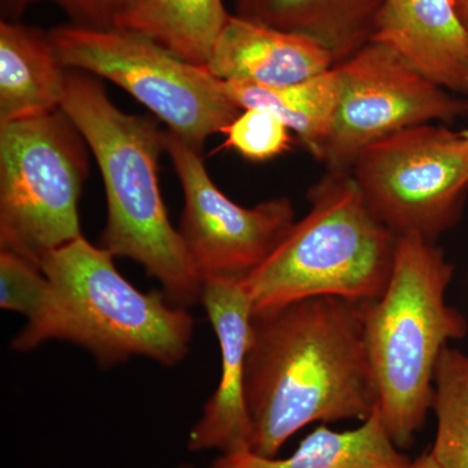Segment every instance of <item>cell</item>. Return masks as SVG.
I'll return each mask as SVG.
<instances>
[{"mask_svg": "<svg viewBox=\"0 0 468 468\" xmlns=\"http://www.w3.org/2000/svg\"><path fill=\"white\" fill-rule=\"evenodd\" d=\"M245 401L261 457L311 423L365 421L378 405L365 302L313 297L252 314Z\"/></svg>", "mask_w": 468, "mask_h": 468, "instance_id": "6da1fadb", "label": "cell"}, {"mask_svg": "<svg viewBox=\"0 0 468 468\" xmlns=\"http://www.w3.org/2000/svg\"><path fill=\"white\" fill-rule=\"evenodd\" d=\"M61 110L85 138L103 177L109 214L101 248L143 264L176 306L201 301L202 277L169 223L159 189L165 131L150 117L117 109L104 86L82 70L68 69Z\"/></svg>", "mask_w": 468, "mask_h": 468, "instance_id": "7a4b0ae2", "label": "cell"}, {"mask_svg": "<svg viewBox=\"0 0 468 468\" xmlns=\"http://www.w3.org/2000/svg\"><path fill=\"white\" fill-rule=\"evenodd\" d=\"M48 289L41 307L12 341L27 351L48 340L85 347L103 367L147 356L177 365L186 356L194 319L165 292H144L120 275L113 255L84 236L41 263Z\"/></svg>", "mask_w": 468, "mask_h": 468, "instance_id": "3957f363", "label": "cell"}, {"mask_svg": "<svg viewBox=\"0 0 468 468\" xmlns=\"http://www.w3.org/2000/svg\"><path fill=\"white\" fill-rule=\"evenodd\" d=\"M452 277L454 264L435 242L401 236L384 294L365 302L378 410L399 451L412 446L426 426L442 350L468 334L467 319L446 301Z\"/></svg>", "mask_w": 468, "mask_h": 468, "instance_id": "277c9868", "label": "cell"}, {"mask_svg": "<svg viewBox=\"0 0 468 468\" xmlns=\"http://www.w3.org/2000/svg\"><path fill=\"white\" fill-rule=\"evenodd\" d=\"M307 199L306 217L242 279L252 314L313 297L377 301L389 284L399 236L369 209L351 172L326 171Z\"/></svg>", "mask_w": 468, "mask_h": 468, "instance_id": "5b68a950", "label": "cell"}, {"mask_svg": "<svg viewBox=\"0 0 468 468\" xmlns=\"http://www.w3.org/2000/svg\"><path fill=\"white\" fill-rule=\"evenodd\" d=\"M88 144L63 110L0 124V249L41 268L82 237Z\"/></svg>", "mask_w": 468, "mask_h": 468, "instance_id": "8992f818", "label": "cell"}, {"mask_svg": "<svg viewBox=\"0 0 468 468\" xmlns=\"http://www.w3.org/2000/svg\"><path fill=\"white\" fill-rule=\"evenodd\" d=\"M48 32L64 67L124 89L201 153L209 135L221 133L242 112L207 67L181 60L138 34L75 24Z\"/></svg>", "mask_w": 468, "mask_h": 468, "instance_id": "52a82bcc", "label": "cell"}, {"mask_svg": "<svg viewBox=\"0 0 468 468\" xmlns=\"http://www.w3.org/2000/svg\"><path fill=\"white\" fill-rule=\"evenodd\" d=\"M351 175L369 209L396 236L436 242L463 214L468 140L446 126H414L367 147Z\"/></svg>", "mask_w": 468, "mask_h": 468, "instance_id": "ba28073f", "label": "cell"}, {"mask_svg": "<svg viewBox=\"0 0 468 468\" xmlns=\"http://www.w3.org/2000/svg\"><path fill=\"white\" fill-rule=\"evenodd\" d=\"M341 97L324 153L326 171L351 172L371 144L414 126L468 115V100L419 72L392 48L371 41L335 66Z\"/></svg>", "mask_w": 468, "mask_h": 468, "instance_id": "9c48e42d", "label": "cell"}, {"mask_svg": "<svg viewBox=\"0 0 468 468\" xmlns=\"http://www.w3.org/2000/svg\"><path fill=\"white\" fill-rule=\"evenodd\" d=\"M168 154L184 190L180 233L203 279H243L273 254L294 226V208L285 197L248 208L218 189L201 151L165 131Z\"/></svg>", "mask_w": 468, "mask_h": 468, "instance_id": "30bf717a", "label": "cell"}, {"mask_svg": "<svg viewBox=\"0 0 468 468\" xmlns=\"http://www.w3.org/2000/svg\"><path fill=\"white\" fill-rule=\"evenodd\" d=\"M201 302L221 350L218 389L189 437L193 452L250 451L251 423L245 401L246 358L251 338L252 306L242 279H203Z\"/></svg>", "mask_w": 468, "mask_h": 468, "instance_id": "8fae6325", "label": "cell"}, {"mask_svg": "<svg viewBox=\"0 0 468 468\" xmlns=\"http://www.w3.org/2000/svg\"><path fill=\"white\" fill-rule=\"evenodd\" d=\"M372 41L468 98V37L452 0H384Z\"/></svg>", "mask_w": 468, "mask_h": 468, "instance_id": "7c38bea8", "label": "cell"}, {"mask_svg": "<svg viewBox=\"0 0 468 468\" xmlns=\"http://www.w3.org/2000/svg\"><path fill=\"white\" fill-rule=\"evenodd\" d=\"M206 67L223 82L282 88L322 75L335 63L313 39L232 15Z\"/></svg>", "mask_w": 468, "mask_h": 468, "instance_id": "4fadbf2b", "label": "cell"}, {"mask_svg": "<svg viewBox=\"0 0 468 468\" xmlns=\"http://www.w3.org/2000/svg\"><path fill=\"white\" fill-rule=\"evenodd\" d=\"M67 72L50 32L0 21V124L60 110Z\"/></svg>", "mask_w": 468, "mask_h": 468, "instance_id": "5bb4252c", "label": "cell"}, {"mask_svg": "<svg viewBox=\"0 0 468 468\" xmlns=\"http://www.w3.org/2000/svg\"><path fill=\"white\" fill-rule=\"evenodd\" d=\"M236 16L322 46L335 66L374 38L384 0H233Z\"/></svg>", "mask_w": 468, "mask_h": 468, "instance_id": "9a60e30c", "label": "cell"}, {"mask_svg": "<svg viewBox=\"0 0 468 468\" xmlns=\"http://www.w3.org/2000/svg\"><path fill=\"white\" fill-rule=\"evenodd\" d=\"M411 464L394 445L377 408L356 430L335 432L322 424L285 460L241 451L221 455L209 468H410Z\"/></svg>", "mask_w": 468, "mask_h": 468, "instance_id": "2e32d148", "label": "cell"}, {"mask_svg": "<svg viewBox=\"0 0 468 468\" xmlns=\"http://www.w3.org/2000/svg\"><path fill=\"white\" fill-rule=\"evenodd\" d=\"M230 16L223 0H132L113 27L144 37L187 63L206 67Z\"/></svg>", "mask_w": 468, "mask_h": 468, "instance_id": "e0dca14e", "label": "cell"}, {"mask_svg": "<svg viewBox=\"0 0 468 468\" xmlns=\"http://www.w3.org/2000/svg\"><path fill=\"white\" fill-rule=\"evenodd\" d=\"M223 86L239 109L268 111L298 135L314 158H324L340 104L341 77L337 68L282 88L237 82H223Z\"/></svg>", "mask_w": 468, "mask_h": 468, "instance_id": "ac0fdd59", "label": "cell"}, {"mask_svg": "<svg viewBox=\"0 0 468 468\" xmlns=\"http://www.w3.org/2000/svg\"><path fill=\"white\" fill-rule=\"evenodd\" d=\"M437 433L431 454L440 468H468V354L446 346L433 378Z\"/></svg>", "mask_w": 468, "mask_h": 468, "instance_id": "d6986e66", "label": "cell"}, {"mask_svg": "<svg viewBox=\"0 0 468 468\" xmlns=\"http://www.w3.org/2000/svg\"><path fill=\"white\" fill-rule=\"evenodd\" d=\"M221 133L227 134L224 146L243 158L264 162L291 150L292 131L268 111L243 110Z\"/></svg>", "mask_w": 468, "mask_h": 468, "instance_id": "ffe728a7", "label": "cell"}, {"mask_svg": "<svg viewBox=\"0 0 468 468\" xmlns=\"http://www.w3.org/2000/svg\"><path fill=\"white\" fill-rule=\"evenodd\" d=\"M48 289V280L41 268L0 250V306L3 310L32 318L41 307Z\"/></svg>", "mask_w": 468, "mask_h": 468, "instance_id": "44dd1931", "label": "cell"}, {"mask_svg": "<svg viewBox=\"0 0 468 468\" xmlns=\"http://www.w3.org/2000/svg\"><path fill=\"white\" fill-rule=\"evenodd\" d=\"M42 2L63 9L75 26L111 29L132 0H0L2 20L18 21L30 5Z\"/></svg>", "mask_w": 468, "mask_h": 468, "instance_id": "7402d4cb", "label": "cell"}, {"mask_svg": "<svg viewBox=\"0 0 468 468\" xmlns=\"http://www.w3.org/2000/svg\"><path fill=\"white\" fill-rule=\"evenodd\" d=\"M452 3L468 37V0H452Z\"/></svg>", "mask_w": 468, "mask_h": 468, "instance_id": "603a6c76", "label": "cell"}, {"mask_svg": "<svg viewBox=\"0 0 468 468\" xmlns=\"http://www.w3.org/2000/svg\"><path fill=\"white\" fill-rule=\"evenodd\" d=\"M410 468H440L436 463L435 458L432 457L431 452H424L417 460L412 461L411 467Z\"/></svg>", "mask_w": 468, "mask_h": 468, "instance_id": "cb8c5ba5", "label": "cell"}, {"mask_svg": "<svg viewBox=\"0 0 468 468\" xmlns=\"http://www.w3.org/2000/svg\"><path fill=\"white\" fill-rule=\"evenodd\" d=\"M461 133L462 135H463V137H466L468 140V126L466 129H463V131H462Z\"/></svg>", "mask_w": 468, "mask_h": 468, "instance_id": "d4e9b609", "label": "cell"}]
</instances>
